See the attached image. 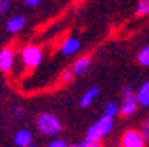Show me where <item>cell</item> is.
<instances>
[{"mask_svg": "<svg viewBox=\"0 0 149 147\" xmlns=\"http://www.w3.org/2000/svg\"><path fill=\"white\" fill-rule=\"evenodd\" d=\"M13 65H15V53H13V50L8 47L2 49L0 50V70L3 73H10Z\"/></svg>", "mask_w": 149, "mask_h": 147, "instance_id": "8992f818", "label": "cell"}, {"mask_svg": "<svg viewBox=\"0 0 149 147\" xmlns=\"http://www.w3.org/2000/svg\"><path fill=\"white\" fill-rule=\"evenodd\" d=\"M50 147H67V141H62V139H57V141H52L49 144Z\"/></svg>", "mask_w": 149, "mask_h": 147, "instance_id": "ffe728a7", "label": "cell"}, {"mask_svg": "<svg viewBox=\"0 0 149 147\" xmlns=\"http://www.w3.org/2000/svg\"><path fill=\"white\" fill-rule=\"evenodd\" d=\"M138 13L139 15H149V0H139L138 2Z\"/></svg>", "mask_w": 149, "mask_h": 147, "instance_id": "9a60e30c", "label": "cell"}, {"mask_svg": "<svg viewBox=\"0 0 149 147\" xmlns=\"http://www.w3.org/2000/svg\"><path fill=\"white\" fill-rule=\"evenodd\" d=\"M136 100H138V105L149 107V81L139 87L138 94H136Z\"/></svg>", "mask_w": 149, "mask_h": 147, "instance_id": "8fae6325", "label": "cell"}, {"mask_svg": "<svg viewBox=\"0 0 149 147\" xmlns=\"http://www.w3.org/2000/svg\"><path fill=\"white\" fill-rule=\"evenodd\" d=\"M122 107H120V113L123 116H131L138 108V100H136V94L131 91V87H125L122 92Z\"/></svg>", "mask_w": 149, "mask_h": 147, "instance_id": "3957f363", "label": "cell"}, {"mask_svg": "<svg viewBox=\"0 0 149 147\" xmlns=\"http://www.w3.org/2000/svg\"><path fill=\"white\" fill-rule=\"evenodd\" d=\"M73 73H71V70H65L63 73H62V81L63 83H71L73 81Z\"/></svg>", "mask_w": 149, "mask_h": 147, "instance_id": "ac0fdd59", "label": "cell"}, {"mask_svg": "<svg viewBox=\"0 0 149 147\" xmlns=\"http://www.w3.org/2000/svg\"><path fill=\"white\" fill-rule=\"evenodd\" d=\"M113 129V120L107 116H102L101 120H97L86 132V137L93 141H99L101 142L107 134H110V131Z\"/></svg>", "mask_w": 149, "mask_h": 147, "instance_id": "7a4b0ae2", "label": "cell"}, {"mask_svg": "<svg viewBox=\"0 0 149 147\" xmlns=\"http://www.w3.org/2000/svg\"><path fill=\"white\" fill-rule=\"evenodd\" d=\"M15 112H16V115H23V110H21V108H16Z\"/></svg>", "mask_w": 149, "mask_h": 147, "instance_id": "7402d4cb", "label": "cell"}, {"mask_svg": "<svg viewBox=\"0 0 149 147\" xmlns=\"http://www.w3.org/2000/svg\"><path fill=\"white\" fill-rule=\"evenodd\" d=\"M141 134H143V137H144V142H149V116L146 118L144 123H143Z\"/></svg>", "mask_w": 149, "mask_h": 147, "instance_id": "e0dca14e", "label": "cell"}, {"mask_svg": "<svg viewBox=\"0 0 149 147\" xmlns=\"http://www.w3.org/2000/svg\"><path fill=\"white\" fill-rule=\"evenodd\" d=\"M118 112H120V107H118V103H115V102H107L105 103V107H104V116H107V118H113L118 115Z\"/></svg>", "mask_w": 149, "mask_h": 147, "instance_id": "4fadbf2b", "label": "cell"}, {"mask_svg": "<svg viewBox=\"0 0 149 147\" xmlns=\"http://www.w3.org/2000/svg\"><path fill=\"white\" fill-rule=\"evenodd\" d=\"M138 62L141 63L143 66H149V45L144 47L138 55Z\"/></svg>", "mask_w": 149, "mask_h": 147, "instance_id": "5bb4252c", "label": "cell"}, {"mask_svg": "<svg viewBox=\"0 0 149 147\" xmlns=\"http://www.w3.org/2000/svg\"><path fill=\"white\" fill-rule=\"evenodd\" d=\"M39 2H41V0H24V3H26L28 7H37Z\"/></svg>", "mask_w": 149, "mask_h": 147, "instance_id": "44dd1931", "label": "cell"}, {"mask_svg": "<svg viewBox=\"0 0 149 147\" xmlns=\"http://www.w3.org/2000/svg\"><path fill=\"white\" fill-rule=\"evenodd\" d=\"M78 146L79 147H99V146H101V142H99V141H93V139H88V137H86V139H83Z\"/></svg>", "mask_w": 149, "mask_h": 147, "instance_id": "2e32d148", "label": "cell"}, {"mask_svg": "<svg viewBox=\"0 0 149 147\" xmlns=\"http://www.w3.org/2000/svg\"><path fill=\"white\" fill-rule=\"evenodd\" d=\"M97 96H99V87H91L89 91H86V94L81 97V100H79V107H83V108L89 107Z\"/></svg>", "mask_w": 149, "mask_h": 147, "instance_id": "7c38bea8", "label": "cell"}, {"mask_svg": "<svg viewBox=\"0 0 149 147\" xmlns=\"http://www.w3.org/2000/svg\"><path fill=\"white\" fill-rule=\"evenodd\" d=\"M37 128L45 136H57L58 132H62L63 126L54 113H41L37 116Z\"/></svg>", "mask_w": 149, "mask_h": 147, "instance_id": "6da1fadb", "label": "cell"}, {"mask_svg": "<svg viewBox=\"0 0 149 147\" xmlns=\"http://www.w3.org/2000/svg\"><path fill=\"white\" fill-rule=\"evenodd\" d=\"M79 47H81V42L76 37H68L67 41L62 44V53L63 55H73V53H76L79 50Z\"/></svg>", "mask_w": 149, "mask_h": 147, "instance_id": "9c48e42d", "label": "cell"}, {"mask_svg": "<svg viewBox=\"0 0 149 147\" xmlns=\"http://www.w3.org/2000/svg\"><path fill=\"white\" fill-rule=\"evenodd\" d=\"M89 66H91L89 57H81L79 60L74 62L73 68H71V73H73V76H81V74H84L86 71L89 70Z\"/></svg>", "mask_w": 149, "mask_h": 147, "instance_id": "ba28073f", "label": "cell"}, {"mask_svg": "<svg viewBox=\"0 0 149 147\" xmlns=\"http://www.w3.org/2000/svg\"><path fill=\"white\" fill-rule=\"evenodd\" d=\"M10 8V0H0V15H5Z\"/></svg>", "mask_w": 149, "mask_h": 147, "instance_id": "d6986e66", "label": "cell"}, {"mask_svg": "<svg viewBox=\"0 0 149 147\" xmlns=\"http://www.w3.org/2000/svg\"><path fill=\"white\" fill-rule=\"evenodd\" d=\"M23 63L28 66V68H37L42 62V50L36 45H28V47L23 49Z\"/></svg>", "mask_w": 149, "mask_h": 147, "instance_id": "277c9868", "label": "cell"}, {"mask_svg": "<svg viewBox=\"0 0 149 147\" xmlns=\"http://www.w3.org/2000/svg\"><path fill=\"white\" fill-rule=\"evenodd\" d=\"M33 142V134L29 129H19L15 134V144L19 147H28Z\"/></svg>", "mask_w": 149, "mask_h": 147, "instance_id": "30bf717a", "label": "cell"}, {"mask_svg": "<svg viewBox=\"0 0 149 147\" xmlns=\"http://www.w3.org/2000/svg\"><path fill=\"white\" fill-rule=\"evenodd\" d=\"M120 144L123 147H143L144 146V137H143L141 131H138V129H128L122 136Z\"/></svg>", "mask_w": 149, "mask_h": 147, "instance_id": "5b68a950", "label": "cell"}, {"mask_svg": "<svg viewBox=\"0 0 149 147\" xmlns=\"http://www.w3.org/2000/svg\"><path fill=\"white\" fill-rule=\"evenodd\" d=\"M24 24H26V19H24V16L15 15V16H11V18L7 21V29H8V33L16 34V33H19V31L24 28Z\"/></svg>", "mask_w": 149, "mask_h": 147, "instance_id": "52a82bcc", "label": "cell"}]
</instances>
